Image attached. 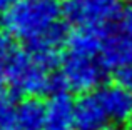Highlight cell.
<instances>
[{"instance_id": "18", "label": "cell", "mask_w": 132, "mask_h": 130, "mask_svg": "<svg viewBox=\"0 0 132 130\" xmlns=\"http://www.w3.org/2000/svg\"><path fill=\"white\" fill-rule=\"evenodd\" d=\"M104 130H119V128H117V127H110V125H109V127L104 128Z\"/></svg>"}, {"instance_id": "17", "label": "cell", "mask_w": 132, "mask_h": 130, "mask_svg": "<svg viewBox=\"0 0 132 130\" xmlns=\"http://www.w3.org/2000/svg\"><path fill=\"white\" fill-rule=\"evenodd\" d=\"M126 127H127V130H132V115H130L129 122H127V124H126Z\"/></svg>"}, {"instance_id": "2", "label": "cell", "mask_w": 132, "mask_h": 130, "mask_svg": "<svg viewBox=\"0 0 132 130\" xmlns=\"http://www.w3.org/2000/svg\"><path fill=\"white\" fill-rule=\"evenodd\" d=\"M60 20H64L60 0H20L3 13V29L27 45Z\"/></svg>"}, {"instance_id": "11", "label": "cell", "mask_w": 132, "mask_h": 130, "mask_svg": "<svg viewBox=\"0 0 132 130\" xmlns=\"http://www.w3.org/2000/svg\"><path fill=\"white\" fill-rule=\"evenodd\" d=\"M15 95L0 83V130H15Z\"/></svg>"}, {"instance_id": "8", "label": "cell", "mask_w": 132, "mask_h": 130, "mask_svg": "<svg viewBox=\"0 0 132 130\" xmlns=\"http://www.w3.org/2000/svg\"><path fill=\"white\" fill-rule=\"evenodd\" d=\"M44 130H75V100L70 92L54 94L47 98Z\"/></svg>"}, {"instance_id": "4", "label": "cell", "mask_w": 132, "mask_h": 130, "mask_svg": "<svg viewBox=\"0 0 132 130\" xmlns=\"http://www.w3.org/2000/svg\"><path fill=\"white\" fill-rule=\"evenodd\" d=\"M60 75L67 85L69 92L74 94H89L95 92L105 83L107 68L102 63L100 57L79 55V53L64 52L60 62Z\"/></svg>"}, {"instance_id": "15", "label": "cell", "mask_w": 132, "mask_h": 130, "mask_svg": "<svg viewBox=\"0 0 132 130\" xmlns=\"http://www.w3.org/2000/svg\"><path fill=\"white\" fill-rule=\"evenodd\" d=\"M20 0H0V12L5 13L7 10H10L15 3H19Z\"/></svg>"}, {"instance_id": "14", "label": "cell", "mask_w": 132, "mask_h": 130, "mask_svg": "<svg viewBox=\"0 0 132 130\" xmlns=\"http://www.w3.org/2000/svg\"><path fill=\"white\" fill-rule=\"evenodd\" d=\"M114 77H116V82L122 83L124 87H127V88L132 92V65H129V67H126V68H120V70H117L116 73H114Z\"/></svg>"}, {"instance_id": "16", "label": "cell", "mask_w": 132, "mask_h": 130, "mask_svg": "<svg viewBox=\"0 0 132 130\" xmlns=\"http://www.w3.org/2000/svg\"><path fill=\"white\" fill-rule=\"evenodd\" d=\"M5 75H7V67H5V62L0 59V83L5 80Z\"/></svg>"}, {"instance_id": "19", "label": "cell", "mask_w": 132, "mask_h": 130, "mask_svg": "<svg viewBox=\"0 0 132 130\" xmlns=\"http://www.w3.org/2000/svg\"><path fill=\"white\" fill-rule=\"evenodd\" d=\"M0 13H2V12H0ZM3 25V15H0V27H2Z\"/></svg>"}, {"instance_id": "10", "label": "cell", "mask_w": 132, "mask_h": 130, "mask_svg": "<svg viewBox=\"0 0 132 130\" xmlns=\"http://www.w3.org/2000/svg\"><path fill=\"white\" fill-rule=\"evenodd\" d=\"M45 102L42 97H20L15 102V130H44Z\"/></svg>"}, {"instance_id": "12", "label": "cell", "mask_w": 132, "mask_h": 130, "mask_svg": "<svg viewBox=\"0 0 132 130\" xmlns=\"http://www.w3.org/2000/svg\"><path fill=\"white\" fill-rule=\"evenodd\" d=\"M20 49H22L20 40L15 35H12L7 29H0V59L7 63V60L12 59Z\"/></svg>"}, {"instance_id": "9", "label": "cell", "mask_w": 132, "mask_h": 130, "mask_svg": "<svg viewBox=\"0 0 132 130\" xmlns=\"http://www.w3.org/2000/svg\"><path fill=\"white\" fill-rule=\"evenodd\" d=\"M105 30L92 29V27H72L70 32H69L67 42H65V52L99 57L104 43Z\"/></svg>"}, {"instance_id": "1", "label": "cell", "mask_w": 132, "mask_h": 130, "mask_svg": "<svg viewBox=\"0 0 132 130\" xmlns=\"http://www.w3.org/2000/svg\"><path fill=\"white\" fill-rule=\"evenodd\" d=\"M5 80L15 97H50L54 94L69 92L60 72L45 67L27 49H20L7 60Z\"/></svg>"}, {"instance_id": "5", "label": "cell", "mask_w": 132, "mask_h": 130, "mask_svg": "<svg viewBox=\"0 0 132 130\" xmlns=\"http://www.w3.org/2000/svg\"><path fill=\"white\" fill-rule=\"evenodd\" d=\"M99 57L107 70L114 73L120 68L132 65V37L124 33L117 27L107 29Z\"/></svg>"}, {"instance_id": "6", "label": "cell", "mask_w": 132, "mask_h": 130, "mask_svg": "<svg viewBox=\"0 0 132 130\" xmlns=\"http://www.w3.org/2000/svg\"><path fill=\"white\" fill-rule=\"evenodd\" d=\"M100 102L114 125H126L132 115V92L119 82L104 83L97 88Z\"/></svg>"}, {"instance_id": "3", "label": "cell", "mask_w": 132, "mask_h": 130, "mask_svg": "<svg viewBox=\"0 0 132 130\" xmlns=\"http://www.w3.org/2000/svg\"><path fill=\"white\" fill-rule=\"evenodd\" d=\"M122 0H62V17L69 27L110 29L120 18Z\"/></svg>"}, {"instance_id": "13", "label": "cell", "mask_w": 132, "mask_h": 130, "mask_svg": "<svg viewBox=\"0 0 132 130\" xmlns=\"http://www.w3.org/2000/svg\"><path fill=\"white\" fill-rule=\"evenodd\" d=\"M116 27L119 30H122L124 33H127L129 37H132V3L124 7L122 13H120V18L116 23Z\"/></svg>"}, {"instance_id": "7", "label": "cell", "mask_w": 132, "mask_h": 130, "mask_svg": "<svg viewBox=\"0 0 132 130\" xmlns=\"http://www.w3.org/2000/svg\"><path fill=\"white\" fill-rule=\"evenodd\" d=\"M110 118L95 92L79 95L75 100V130H104Z\"/></svg>"}]
</instances>
